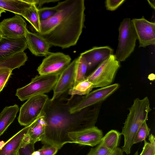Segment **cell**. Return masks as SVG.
I'll list each match as a JSON object with an SVG mask.
<instances>
[{"label":"cell","instance_id":"6da1fadb","mask_svg":"<svg viewBox=\"0 0 155 155\" xmlns=\"http://www.w3.org/2000/svg\"><path fill=\"white\" fill-rule=\"evenodd\" d=\"M82 97L69 95L68 91L53 101L49 99L44 111L46 125L40 141L42 144L53 145L59 149L66 143H72L68 137L69 133L95 126L102 103L76 113L69 112Z\"/></svg>","mask_w":155,"mask_h":155},{"label":"cell","instance_id":"7a4b0ae2","mask_svg":"<svg viewBox=\"0 0 155 155\" xmlns=\"http://www.w3.org/2000/svg\"><path fill=\"white\" fill-rule=\"evenodd\" d=\"M57 11L51 18L41 22L37 33L51 45L68 48L75 45L82 33L85 20L84 0H66L58 2Z\"/></svg>","mask_w":155,"mask_h":155},{"label":"cell","instance_id":"3957f363","mask_svg":"<svg viewBox=\"0 0 155 155\" xmlns=\"http://www.w3.org/2000/svg\"><path fill=\"white\" fill-rule=\"evenodd\" d=\"M151 110L147 97L141 99L137 98L134 100L120 133L124 137V144L122 149L123 152L127 154L130 153L136 134L142 124L146 121Z\"/></svg>","mask_w":155,"mask_h":155},{"label":"cell","instance_id":"277c9868","mask_svg":"<svg viewBox=\"0 0 155 155\" xmlns=\"http://www.w3.org/2000/svg\"><path fill=\"white\" fill-rule=\"evenodd\" d=\"M118 30V43L114 55L118 61L122 62L134 51L137 38L132 20L129 18L123 19Z\"/></svg>","mask_w":155,"mask_h":155},{"label":"cell","instance_id":"5b68a950","mask_svg":"<svg viewBox=\"0 0 155 155\" xmlns=\"http://www.w3.org/2000/svg\"><path fill=\"white\" fill-rule=\"evenodd\" d=\"M59 75H39L32 78L30 83L16 90L15 95L21 101L38 95L45 94L53 90Z\"/></svg>","mask_w":155,"mask_h":155},{"label":"cell","instance_id":"8992f818","mask_svg":"<svg viewBox=\"0 0 155 155\" xmlns=\"http://www.w3.org/2000/svg\"><path fill=\"white\" fill-rule=\"evenodd\" d=\"M120 66V62L113 54L101 62L86 79L94 88L103 87L111 85Z\"/></svg>","mask_w":155,"mask_h":155},{"label":"cell","instance_id":"52a82bcc","mask_svg":"<svg viewBox=\"0 0 155 155\" xmlns=\"http://www.w3.org/2000/svg\"><path fill=\"white\" fill-rule=\"evenodd\" d=\"M49 99L45 94L28 99L20 108L18 117L19 124L25 127L40 117L44 112Z\"/></svg>","mask_w":155,"mask_h":155},{"label":"cell","instance_id":"ba28073f","mask_svg":"<svg viewBox=\"0 0 155 155\" xmlns=\"http://www.w3.org/2000/svg\"><path fill=\"white\" fill-rule=\"evenodd\" d=\"M71 58L63 53H51L42 60L37 71L40 75H59L71 62Z\"/></svg>","mask_w":155,"mask_h":155},{"label":"cell","instance_id":"9c48e42d","mask_svg":"<svg viewBox=\"0 0 155 155\" xmlns=\"http://www.w3.org/2000/svg\"><path fill=\"white\" fill-rule=\"evenodd\" d=\"M119 87V84L115 83L96 89L82 96L81 99L70 108V112L76 113L85 108L102 103L115 92Z\"/></svg>","mask_w":155,"mask_h":155},{"label":"cell","instance_id":"30bf717a","mask_svg":"<svg viewBox=\"0 0 155 155\" xmlns=\"http://www.w3.org/2000/svg\"><path fill=\"white\" fill-rule=\"evenodd\" d=\"M139 42V47L145 48L155 44V23L150 21L143 16L132 20Z\"/></svg>","mask_w":155,"mask_h":155},{"label":"cell","instance_id":"8fae6325","mask_svg":"<svg viewBox=\"0 0 155 155\" xmlns=\"http://www.w3.org/2000/svg\"><path fill=\"white\" fill-rule=\"evenodd\" d=\"M26 23L19 15L4 19L0 22V30L4 38H17L25 37Z\"/></svg>","mask_w":155,"mask_h":155},{"label":"cell","instance_id":"7c38bea8","mask_svg":"<svg viewBox=\"0 0 155 155\" xmlns=\"http://www.w3.org/2000/svg\"><path fill=\"white\" fill-rule=\"evenodd\" d=\"M78 58L75 59L59 75L56 84L53 88V101L64 94L74 86L75 70Z\"/></svg>","mask_w":155,"mask_h":155},{"label":"cell","instance_id":"4fadbf2b","mask_svg":"<svg viewBox=\"0 0 155 155\" xmlns=\"http://www.w3.org/2000/svg\"><path fill=\"white\" fill-rule=\"evenodd\" d=\"M72 143L94 147L100 144L103 137L102 131L95 126L69 133Z\"/></svg>","mask_w":155,"mask_h":155},{"label":"cell","instance_id":"5bb4252c","mask_svg":"<svg viewBox=\"0 0 155 155\" xmlns=\"http://www.w3.org/2000/svg\"><path fill=\"white\" fill-rule=\"evenodd\" d=\"M27 48L25 37L17 38L2 37L0 40V61L24 52Z\"/></svg>","mask_w":155,"mask_h":155},{"label":"cell","instance_id":"9a60e30c","mask_svg":"<svg viewBox=\"0 0 155 155\" xmlns=\"http://www.w3.org/2000/svg\"><path fill=\"white\" fill-rule=\"evenodd\" d=\"M25 37L28 48L35 56L46 57L51 53L49 51L50 45L37 33L31 32L27 29Z\"/></svg>","mask_w":155,"mask_h":155},{"label":"cell","instance_id":"2e32d148","mask_svg":"<svg viewBox=\"0 0 155 155\" xmlns=\"http://www.w3.org/2000/svg\"><path fill=\"white\" fill-rule=\"evenodd\" d=\"M114 54V50L109 46H94L81 53L80 55L86 61L88 69L105 60Z\"/></svg>","mask_w":155,"mask_h":155},{"label":"cell","instance_id":"e0dca14e","mask_svg":"<svg viewBox=\"0 0 155 155\" xmlns=\"http://www.w3.org/2000/svg\"><path fill=\"white\" fill-rule=\"evenodd\" d=\"M34 120L18 132L0 147V155H10L18 150L22 141L33 125Z\"/></svg>","mask_w":155,"mask_h":155},{"label":"cell","instance_id":"ac0fdd59","mask_svg":"<svg viewBox=\"0 0 155 155\" xmlns=\"http://www.w3.org/2000/svg\"><path fill=\"white\" fill-rule=\"evenodd\" d=\"M34 3V0H0V8L22 16Z\"/></svg>","mask_w":155,"mask_h":155},{"label":"cell","instance_id":"d6986e66","mask_svg":"<svg viewBox=\"0 0 155 155\" xmlns=\"http://www.w3.org/2000/svg\"><path fill=\"white\" fill-rule=\"evenodd\" d=\"M19 110L18 105L5 107L0 113V137L13 122Z\"/></svg>","mask_w":155,"mask_h":155},{"label":"cell","instance_id":"ffe728a7","mask_svg":"<svg viewBox=\"0 0 155 155\" xmlns=\"http://www.w3.org/2000/svg\"><path fill=\"white\" fill-rule=\"evenodd\" d=\"M46 125L44 111L40 117L34 120L28 132L31 142L35 143L41 141L44 134Z\"/></svg>","mask_w":155,"mask_h":155},{"label":"cell","instance_id":"44dd1931","mask_svg":"<svg viewBox=\"0 0 155 155\" xmlns=\"http://www.w3.org/2000/svg\"><path fill=\"white\" fill-rule=\"evenodd\" d=\"M28 57L24 52L16 54L6 59L0 61V69L9 68L12 70L19 68L25 65Z\"/></svg>","mask_w":155,"mask_h":155},{"label":"cell","instance_id":"7402d4cb","mask_svg":"<svg viewBox=\"0 0 155 155\" xmlns=\"http://www.w3.org/2000/svg\"><path fill=\"white\" fill-rule=\"evenodd\" d=\"M38 9L34 0V3L26 10L22 16L30 23L37 33H39L41 30Z\"/></svg>","mask_w":155,"mask_h":155},{"label":"cell","instance_id":"603a6c76","mask_svg":"<svg viewBox=\"0 0 155 155\" xmlns=\"http://www.w3.org/2000/svg\"><path fill=\"white\" fill-rule=\"evenodd\" d=\"M120 133L112 130L103 137L100 144L111 151L117 147Z\"/></svg>","mask_w":155,"mask_h":155},{"label":"cell","instance_id":"cb8c5ba5","mask_svg":"<svg viewBox=\"0 0 155 155\" xmlns=\"http://www.w3.org/2000/svg\"><path fill=\"white\" fill-rule=\"evenodd\" d=\"M93 88V84L86 78L69 89L68 93L70 95H85L91 92Z\"/></svg>","mask_w":155,"mask_h":155},{"label":"cell","instance_id":"d4e9b609","mask_svg":"<svg viewBox=\"0 0 155 155\" xmlns=\"http://www.w3.org/2000/svg\"><path fill=\"white\" fill-rule=\"evenodd\" d=\"M77 58L74 86L86 78V74L88 69L87 64L85 60L80 55Z\"/></svg>","mask_w":155,"mask_h":155},{"label":"cell","instance_id":"484cf974","mask_svg":"<svg viewBox=\"0 0 155 155\" xmlns=\"http://www.w3.org/2000/svg\"><path fill=\"white\" fill-rule=\"evenodd\" d=\"M150 129L148 127L146 121H144L137 130L134 140V144L144 141L150 135Z\"/></svg>","mask_w":155,"mask_h":155},{"label":"cell","instance_id":"4316f807","mask_svg":"<svg viewBox=\"0 0 155 155\" xmlns=\"http://www.w3.org/2000/svg\"><path fill=\"white\" fill-rule=\"evenodd\" d=\"M57 11L56 6L52 7L41 8L38 9V13L41 22L47 20L53 17Z\"/></svg>","mask_w":155,"mask_h":155},{"label":"cell","instance_id":"83f0119b","mask_svg":"<svg viewBox=\"0 0 155 155\" xmlns=\"http://www.w3.org/2000/svg\"><path fill=\"white\" fill-rule=\"evenodd\" d=\"M149 142L144 140V145L140 155H155V138L151 134L149 136Z\"/></svg>","mask_w":155,"mask_h":155},{"label":"cell","instance_id":"f1b7e54d","mask_svg":"<svg viewBox=\"0 0 155 155\" xmlns=\"http://www.w3.org/2000/svg\"><path fill=\"white\" fill-rule=\"evenodd\" d=\"M35 142L31 141L24 146L21 147L19 150L20 155H39L37 150H35Z\"/></svg>","mask_w":155,"mask_h":155},{"label":"cell","instance_id":"f546056e","mask_svg":"<svg viewBox=\"0 0 155 155\" xmlns=\"http://www.w3.org/2000/svg\"><path fill=\"white\" fill-rule=\"evenodd\" d=\"M12 71L9 68L0 69V92L3 89L12 74Z\"/></svg>","mask_w":155,"mask_h":155},{"label":"cell","instance_id":"4dcf8cb0","mask_svg":"<svg viewBox=\"0 0 155 155\" xmlns=\"http://www.w3.org/2000/svg\"><path fill=\"white\" fill-rule=\"evenodd\" d=\"M112 151L99 144L95 147L92 148L87 155H108Z\"/></svg>","mask_w":155,"mask_h":155},{"label":"cell","instance_id":"1f68e13d","mask_svg":"<svg viewBox=\"0 0 155 155\" xmlns=\"http://www.w3.org/2000/svg\"><path fill=\"white\" fill-rule=\"evenodd\" d=\"M58 150V148L54 146L45 144L37 151L39 155H54Z\"/></svg>","mask_w":155,"mask_h":155},{"label":"cell","instance_id":"d6a6232c","mask_svg":"<svg viewBox=\"0 0 155 155\" xmlns=\"http://www.w3.org/2000/svg\"><path fill=\"white\" fill-rule=\"evenodd\" d=\"M125 1V0H107L105 2V5L107 10L114 11L117 9Z\"/></svg>","mask_w":155,"mask_h":155},{"label":"cell","instance_id":"836d02e7","mask_svg":"<svg viewBox=\"0 0 155 155\" xmlns=\"http://www.w3.org/2000/svg\"><path fill=\"white\" fill-rule=\"evenodd\" d=\"M35 2L37 6L39 9L41 7V6L44 4L46 3L50 2H54L59 1L58 0H35Z\"/></svg>","mask_w":155,"mask_h":155},{"label":"cell","instance_id":"e575fe53","mask_svg":"<svg viewBox=\"0 0 155 155\" xmlns=\"http://www.w3.org/2000/svg\"><path fill=\"white\" fill-rule=\"evenodd\" d=\"M108 155H124L122 149L117 147L112 150Z\"/></svg>","mask_w":155,"mask_h":155},{"label":"cell","instance_id":"d590c367","mask_svg":"<svg viewBox=\"0 0 155 155\" xmlns=\"http://www.w3.org/2000/svg\"><path fill=\"white\" fill-rule=\"evenodd\" d=\"M10 155H20L19 152V150L15 152Z\"/></svg>","mask_w":155,"mask_h":155},{"label":"cell","instance_id":"8d00e7d4","mask_svg":"<svg viewBox=\"0 0 155 155\" xmlns=\"http://www.w3.org/2000/svg\"><path fill=\"white\" fill-rule=\"evenodd\" d=\"M6 11L2 8H0V17L1 16V14L3 12H5Z\"/></svg>","mask_w":155,"mask_h":155},{"label":"cell","instance_id":"74e56055","mask_svg":"<svg viewBox=\"0 0 155 155\" xmlns=\"http://www.w3.org/2000/svg\"><path fill=\"white\" fill-rule=\"evenodd\" d=\"M134 155H138V151H137L134 154Z\"/></svg>","mask_w":155,"mask_h":155},{"label":"cell","instance_id":"f35d334b","mask_svg":"<svg viewBox=\"0 0 155 155\" xmlns=\"http://www.w3.org/2000/svg\"><path fill=\"white\" fill-rule=\"evenodd\" d=\"M2 38V34H1V31L0 30V40Z\"/></svg>","mask_w":155,"mask_h":155}]
</instances>
